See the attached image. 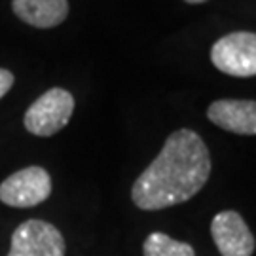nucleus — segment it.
Listing matches in <instances>:
<instances>
[{
    "label": "nucleus",
    "instance_id": "nucleus-4",
    "mask_svg": "<svg viewBox=\"0 0 256 256\" xmlns=\"http://www.w3.org/2000/svg\"><path fill=\"white\" fill-rule=\"evenodd\" d=\"M50 194H52V178L46 169L38 165H30L10 174L0 184V202L16 209L40 205L50 198Z\"/></svg>",
    "mask_w": 256,
    "mask_h": 256
},
{
    "label": "nucleus",
    "instance_id": "nucleus-2",
    "mask_svg": "<svg viewBox=\"0 0 256 256\" xmlns=\"http://www.w3.org/2000/svg\"><path fill=\"white\" fill-rule=\"evenodd\" d=\"M74 97L63 88H52L40 95L25 112V128L36 137H52L70 122Z\"/></svg>",
    "mask_w": 256,
    "mask_h": 256
},
{
    "label": "nucleus",
    "instance_id": "nucleus-1",
    "mask_svg": "<svg viewBox=\"0 0 256 256\" xmlns=\"http://www.w3.org/2000/svg\"><path fill=\"white\" fill-rule=\"evenodd\" d=\"M210 152L192 129H176L162 152L138 174L131 200L142 210L169 209L202 192L210 176Z\"/></svg>",
    "mask_w": 256,
    "mask_h": 256
},
{
    "label": "nucleus",
    "instance_id": "nucleus-7",
    "mask_svg": "<svg viewBox=\"0 0 256 256\" xmlns=\"http://www.w3.org/2000/svg\"><path fill=\"white\" fill-rule=\"evenodd\" d=\"M207 118L216 128L236 135H256V101L218 99L210 102Z\"/></svg>",
    "mask_w": 256,
    "mask_h": 256
},
{
    "label": "nucleus",
    "instance_id": "nucleus-5",
    "mask_svg": "<svg viewBox=\"0 0 256 256\" xmlns=\"http://www.w3.org/2000/svg\"><path fill=\"white\" fill-rule=\"evenodd\" d=\"M8 256H64V239L54 224L27 220L12 234Z\"/></svg>",
    "mask_w": 256,
    "mask_h": 256
},
{
    "label": "nucleus",
    "instance_id": "nucleus-3",
    "mask_svg": "<svg viewBox=\"0 0 256 256\" xmlns=\"http://www.w3.org/2000/svg\"><path fill=\"white\" fill-rule=\"evenodd\" d=\"M210 61L228 76H256V32L236 30L218 38L210 48Z\"/></svg>",
    "mask_w": 256,
    "mask_h": 256
},
{
    "label": "nucleus",
    "instance_id": "nucleus-11",
    "mask_svg": "<svg viewBox=\"0 0 256 256\" xmlns=\"http://www.w3.org/2000/svg\"><path fill=\"white\" fill-rule=\"evenodd\" d=\"M184 2H188V4H203V2H207V0H184Z\"/></svg>",
    "mask_w": 256,
    "mask_h": 256
},
{
    "label": "nucleus",
    "instance_id": "nucleus-6",
    "mask_svg": "<svg viewBox=\"0 0 256 256\" xmlns=\"http://www.w3.org/2000/svg\"><path fill=\"white\" fill-rule=\"evenodd\" d=\"M210 236L222 256H252L256 241L238 210H222L210 222Z\"/></svg>",
    "mask_w": 256,
    "mask_h": 256
},
{
    "label": "nucleus",
    "instance_id": "nucleus-8",
    "mask_svg": "<svg viewBox=\"0 0 256 256\" xmlns=\"http://www.w3.org/2000/svg\"><path fill=\"white\" fill-rule=\"evenodd\" d=\"M12 10L30 27L54 28L68 16V0H12Z\"/></svg>",
    "mask_w": 256,
    "mask_h": 256
},
{
    "label": "nucleus",
    "instance_id": "nucleus-10",
    "mask_svg": "<svg viewBox=\"0 0 256 256\" xmlns=\"http://www.w3.org/2000/svg\"><path fill=\"white\" fill-rule=\"evenodd\" d=\"M12 86H14V74L6 68H0V99L12 90Z\"/></svg>",
    "mask_w": 256,
    "mask_h": 256
},
{
    "label": "nucleus",
    "instance_id": "nucleus-9",
    "mask_svg": "<svg viewBox=\"0 0 256 256\" xmlns=\"http://www.w3.org/2000/svg\"><path fill=\"white\" fill-rule=\"evenodd\" d=\"M142 252L144 256H196L192 245L171 239L162 232H154L144 239Z\"/></svg>",
    "mask_w": 256,
    "mask_h": 256
}]
</instances>
